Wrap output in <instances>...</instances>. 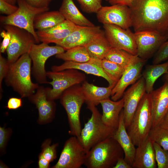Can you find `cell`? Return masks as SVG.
Masks as SVG:
<instances>
[{
	"label": "cell",
	"mask_w": 168,
	"mask_h": 168,
	"mask_svg": "<svg viewBox=\"0 0 168 168\" xmlns=\"http://www.w3.org/2000/svg\"><path fill=\"white\" fill-rule=\"evenodd\" d=\"M168 71V61L161 64L147 65L142 75L145 82L146 92L151 93L153 90V86L156 81Z\"/></svg>",
	"instance_id": "f1b7e54d"
},
{
	"label": "cell",
	"mask_w": 168,
	"mask_h": 168,
	"mask_svg": "<svg viewBox=\"0 0 168 168\" xmlns=\"http://www.w3.org/2000/svg\"><path fill=\"white\" fill-rule=\"evenodd\" d=\"M96 14L98 21L103 25H113L125 29L132 27L130 10L127 6L117 4L102 6Z\"/></svg>",
	"instance_id": "7c38bea8"
},
{
	"label": "cell",
	"mask_w": 168,
	"mask_h": 168,
	"mask_svg": "<svg viewBox=\"0 0 168 168\" xmlns=\"http://www.w3.org/2000/svg\"><path fill=\"white\" fill-rule=\"evenodd\" d=\"M47 76L52 80L49 83L52 88L48 87L47 98L54 100L59 98L66 90L75 85L79 84L85 81L86 76L77 69H69L59 71H49Z\"/></svg>",
	"instance_id": "ba28073f"
},
{
	"label": "cell",
	"mask_w": 168,
	"mask_h": 168,
	"mask_svg": "<svg viewBox=\"0 0 168 168\" xmlns=\"http://www.w3.org/2000/svg\"><path fill=\"white\" fill-rule=\"evenodd\" d=\"M164 78L166 81L168 82V71L165 74Z\"/></svg>",
	"instance_id": "681fc988"
},
{
	"label": "cell",
	"mask_w": 168,
	"mask_h": 168,
	"mask_svg": "<svg viewBox=\"0 0 168 168\" xmlns=\"http://www.w3.org/2000/svg\"><path fill=\"white\" fill-rule=\"evenodd\" d=\"M102 67L107 76L116 84L125 69L119 64L105 58L101 60Z\"/></svg>",
	"instance_id": "1f68e13d"
},
{
	"label": "cell",
	"mask_w": 168,
	"mask_h": 168,
	"mask_svg": "<svg viewBox=\"0 0 168 168\" xmlns=\"http://www.w3.org/2000/svg\"><path fill=\"white\" fill-rule=\"evenodd\" d=\"M18 7L9 3L7 0H0V12L7 16L10 15L18 9Z\"/></svg>",
	"instance_id": "ab89813d"
},
{
	"label": "cell",
	"mask_w": 168,
	"mask_h": 168,
	"mask_svg": "<svg viewBox=\"0 0 168 168\" xmlns=\"http://www.w3.org/2000/svg\"><path fill=\"white\" fill-rule=\"evenodd\" d=\"M129 7L134 32L151 31L168 37V0H134Z\"/></svg>",
	"instance_id": "6da1fadb"
},
{
	"label": "cell",
	"mask_w": 168,
	"mask_h": 168,
	"mask_svg": "<svg viewBox=\"0 0 168 168\" xmlns=\"http://www.w3.org/2000/svg\"><path fill=\"white\" fill-rule=\"evenodd\" d=\"M132 167L133 168L157 167L153 142L149 136L136 149Z\"/></svg>",
	"instance_id": "44dd1931"
},
{
	"label": "cell",
	"mask_w": 168,
	"mask_h": 168,
	"mask_svg": "<svg viewBox=\"0 0 168 168\" xmlns=\"http://www.w3.org/2000/svg\"><path fill=\"white\" fill-rule=\"evenodd\" d=\"M66 51L55 55L56 58L65 61L77 63L86 62L91 58L85 46L74 47Z\"/></svg>",
	"instance_id": "4dcf8cb0"
},
{
	"label": "cell",
	"mask_w": 168,
	"mask_h": 168,
	"mask_svg": "<svg viewBox=\"0 0 168 168\" xmlns=\"http://www.w3.org/2000/svg\"><path fill=\"white\" fill-rule=\"evenodd\" d=\"M149 94L153 127L158 124L168 110V82L166 81L162 86Z\"/></svg>",
	"instance_id": "ffe728a7"
},
{
	"label": "cell",
	"mask_w": 168,
	"mask_h": 168,
	"mask_svg": "<svg viewBox=\"0 0 168 168\" xmlns=\"http://www.w3.org/2000/svg\"><path fill=\"white\" fill-rule=\"evenodd\" d=\"M152 116L149 93L144 95L132 121L127 128L133 144L138 146L148 136L152 127Z\"/></svg>",
	"instance_id": "5b68a950"
},
{
	"label": "cell",
	"mask_w": 168,
	"mask_h": 168,
	"mask_svg": "<svg viewBox=\"0 0 168 168\" xmlns=\"http://www.w3.org/2000/svg\"><path fill=\"white\" fill-rule=\"evenodd\" d=\"M85 46L91 58L100 60L105 58L112 48L103 30Z\"/></svg>",
	"instance_id": "4316f807"
},
{
	"label": "cell",
	"mask_w": 168,
	"mask_h": 168,
	"mask_svg": "<svg viewBox=\"0 0 168 168\" xmlns=\"http://www.w3.org/2000/svg\"><path fill=\"white\" fill-rule=\"evenodd\" d=\"M59 11L66 20L77 26H95L80 11L73 0H63Z\"/></svg>",
	"instance_id": "484cf974"
},
{
	"label": "cell",
	"mask_w": 168,
	"mask_h": 168,
	"mask_svg": "<svg viewBox=\"0 0 168 168\" xmlns=\"http://www.w3.org/2000/svg\"><path fill=\"white\" fill-rule=\"evenodd\" d=\"M156 126L168 129V110Z\"/></svg>",
	"instance_id": "bcb514c9"
},
{
	"label": "cell",
	"mask_w": 168,
	"mask_h": 168,
	"mask_svg": "<svg viewBox=\"0 0 168 168\" xmlns=\"http://www.w3.org/2000/svg\"><path fill=\"white\" fill-rule=\"evenodd\" d=\"M101 60L91 58L90 60L84 63L65 61L63 63L60 65L52 66L51 69L53 71H59L69 69L79 70L87 74L103 77L108 82L109 85H115L104 72L101 66Z\"/></svg>",
	"instance_id": "d6986e66"
},
{
	"label": "cell",
	"mask_w": 168,
	"mask_h": 168,
	"mask_svg": "<svg viewBox=\"0 0 168 168\" xmlns=\"http://www.w3.org/2000/svg\"><path fill=\"white\" fill-rule=\"evenodd\" d=\"M105 58L114 62L125 69L141 58L123 50L112 48Z\"/></svg>",
	"instance_id": "f546056e"
},
{
	"label": "cell",
	"mask_w": 168,
	"mask_h": 168,
	"mask_svg": "<svg viewBox=\"0 0 168 168\" xmlns=\"http://www.w3.org/2000/svg\"><path fill=\"white\" fill-rule=\"evenodd\" d=\"M105 36L112 48L123 50L137 55L134 33L129 28L125 29L111 24L103 25Z\"/></svg>",
	"instance_id": "4fadbf2b"
},
{
	"label": "cell",
	"mask_w": 168,
	"mask_h": 168,
	"mask_svg": "<svg viewBox=\"0 0 168 168\" xmlns=\"http://www.w3.org/2000/svg\"><path fill=\"white\" fill-rule=\"evenodd\" d=\"M113 168H132V167L125 160L124 157H122L118 159Z\"/></svg>",
	"instance_id": "ee69618b"
},
{
	"label": "cell",
	"mask_w": 168,
	"mask_h": 168,
	"mask_svg": "<svg viewBox=\"0 0 168 168\" xmlns=\"http://www.w3.org/2000/svg\"><path fill=\"white\" fill-rule=\"evenodd\" d=\"M146 93L145 82L142 77L124 92L122 97L124 100L123 112L126 128L130 125L140 101Z\"/></svg>",
	"instance_id": "9a60e30c"
},
{
	"label": "cell",
	"mask_w": 168,
	"mask_h": 168,
	"mask_svg": "<svg viewBox=\"0 0 168 168\" xmlns=\"http://www.w3.org/2000/svg\"><path fill=\"white\" fill-rule=\"evenodd\" d=\"M22 105L21 98L12 97L9 99L6 107L9 110H16L21 107Z\"/></svg>",
	"instance_id": "b9f144b4"
},
{
	"label": "cell",
	"mask_w": 168,
	"mask_h": 168,
	"mask_svg": "<svg viewBox=\"0 0 168 168\" xmlns=\"http://www.w3.org/2000/svg\"><path fill=\"white\" fill-rule=\"evenodd\" d=\"M4 27L11 36L6 51L8 61L12 63L24 54L29 53L32 45L36 42L32 34L23 29L12 25H4Z\"/></svg>",
	"instance_id": "30bf717a"
},
{
	"label": "cell",
	"mask_w": 168,
	"mask_h": 168,
	"mask_svg": "<svg viewBox=\"0 0 168 168\" xmlns=\"http://www.w3.org/2000/svg\"><path fill=\"white\" fill-rule=\"evenodd\" d=\"M18 9L13 14L1 16L0 22L4 25H12L23 29L33 36L36 43L40 42L35 31L34 21L38 15L48 11L49 8H37L28 4L25 0H17Z\"/></svg>",
	"instance_id": "52a82bcc"
},
{
	"label": "cell",
	"mask_w": 168,
	"mask_h": 168,
	"mask_svg": "<svg viewBox=\"0 0 168 168\" xmlns=\"http://www.w3.org/2000/svg\"><path fill=\"white\" fill-rule=\"evenodd\" d=\"M137 56L147 60L156 53L168 37L155 31H142L134 33Z\"/></svg>",
	"instance_id": "5bb4252c"
},
{
	"label": "cell",
	"mask_w": 168,
	"mask_h": 168,
	"mask_svg": "<svg viewBox=\"0 0 168 168\" xmlns=\"http://www.w3.org/2000/svg\"><path fill=\"white\" fill-rule=\"evenodd\" d=\"M168 59V40L164 42L156 53L153 60V64L160 63Z\"/></svg>",
	"instance_id": "8d00e7d4"
},
{
	"label": "cell",
	"mask_w": 168,
	"mask_h": 168,
	"mask_svg": "<svg viewBox=\"0 0 168 168\" xmlns=\"http://www.w3.org/2000/svg\"><path fill=\"white\" fill-rule=\"evenodd\" d=\"M0 35L3 39L0 47V53H4L8 46L11 40L10 34L5 30H3L0 33Z\"/></svg>",
	"instance_id": "60d3db41"
},
{
	"label": "cell",
	"mask_w": 168,
	"mask_h": 168,
	"mask_svg": "<svg viewBox=\"0 0 168 168\" xmlns=\"http://www.w3.org/2000/svg\"><path fill=\"white\" fill-rule=\"evenodd\" d=\"M62 47L56 45L50 46L42 43L34 44L29 54L32 62V74L36 81L40 84H48L45 64L50 57L65 52Z\"/></svg>",
	"instance_id": "9c48e42d"
},
{
	"label": "cell",
	"mask_w": 168,
	"mask_h": 168,
	"mask_svg": "<svg viewBox=\"0 0 168 168\" xmlns=\"http://www.w3.org/2000/svg\"><path fill=\"white\" fill-rule=\"evenodd\" d=\"M156 160L158 168H168V151L153 142Z\"/></svg>",
	"instance_id": "e575fe53"
},
{
	"label": "cell",
	"mask_w": 168,
	"mask_h": 168,
	"mask_svg": "<svg viewBox=\"0 0 168 168\" xmlns=\"http://www.w3.org/2000/svg\"><path fill=\"white\" fill-rule=\"evenodd\" d=\"M77 0L82 10L88 13H96L102 6V0Z\"/></svg>",
	"instance_id": "d590c367"
},
{
	"label": "cell",
	"mask_w": 168,
	"mask_h": 168,
	"mask_svg": "<svg viewBox=\"0 0 168 168\" xmlns=\"http://www.w3.org/2000/svg\"><path fill=\"white\" fill-rule=\"evenodd\" d=\"M59 98L67 114L70 133L78 138L82 130L80 112L85 102L81 85L77 84L68 88L62 93Z\"/></svg>",
	"instance_id": "8992f818"
},
{
	"label": "cell",
	"mask_w": 168,
	"mask_h": 168,
	"mask_svg": "<svg viewBox=\"0 0 168 168\" xmlns=\"http://www.w3.org/2000/svg\"><path fill=\"white\" fill-rule=\"evenodd\" d=\"M28 4L37 8H48L52 0H25Z\"/></svg>",
	"instance_id": "7bdbcfd3"
},
{
	"label": "cell",
	"mask_w": 168,
	"mask_h": 168,
	"mask_svg": "<svg viewBox=\"0 0 168 168\" xmlns=\"http://www.w3.org/2000/svg\"><path fill=\"white\" fill-rule=\"evenodd\" d=\"M134 1V0H109L108 2L111 5L120 4L129 7Z\"/></svg>",
	"instance_id": "7dc6e473"
},
{
	"label": "cell",
	"mask_w": 168,
	"mask_h": 168,
	"mask_svg": "<svg viewBox=\"0 0 168 168\" xmlns=\"http://www.w3.org/2000/svg\"><path fill=\"white\" fill-rule=\"evenodd\" d=\"M113 137L123 150L124 159L132 166L136 148L127 132L124 120L123 109L120 114L118 126Z\"/></svg>",
	"instance_id": "603a6c76"
},
{
	"label": "cell",
	"mask_w": 168,
	"mask_h": 168,
	"mask_svg": "<svg viewBox=\"0 0 168 168\" xmlns=\"http://www.w3.org/2000/svg\"><path fill=\"white\" fill-rule=\"evenodd\" d=\"M100 104L102 108L101 119L103 122L108 126L117 129L120 114L124 107L123 98L116 101L109 98L102 100Z\"/></svg>",
	"instance_id": "cb8c5ba5"
},
{
	"label": "cell",
	"mask_w": 168,
	"mask_h": 168,
	"mask_svg": "<svg viewBox=\"0 0 168 168\" xmlns=\"http://www.w3.org/2000/svg\"><path fill=\"white\" fill-rule=\"evenodd\" d=\"M102 30L99 26H77L65 39L55 44L65 51L76 46H85Z\"/></svg>",
	"instance_id": "e0dca14e"
},
{
	"label": "cell",
	"mask_w": 168,
	"mask_h": 168,
	"mask_svg": "<svg viewBox=\"0 0 168 168\" xmlns=\"http://www.w3.org/2000/svg\"><path fill=\"white\" fill-rule=\"evenodd\" d=\"M124 157L122 147L111 137L97 143L88 151L84 165L88 168H113L118 159Z\"/></svg>",
	"instance_id": "3957f363"
},
{
	"label": "cell",
	"mask_w": 168,
	"mask_h": 168,
	"mask_svg": "<svg viewBox=\"0 0 168 168\" xmlns=\"http://www.w3.org/2000/svg\"><path fill=\"white\" fill-rule=\"evenodd\" d=\"M32 61L29 53L21 56L15 62L9 63L5 78L6 85L11 86L22 98H28L39 86L31 80Z\"/></svg>",
	"instance_id": "7a4b0ae2"
},
{
	"label": "cell",
	"mask_w": 168,
	"mask_h": 168,
	"mask_svg": "<svg viewBox=\"0 0 168 168\" xmlns=\"http://www.w3.org/2000/svg\"><path fill=\"white\" fill-rule=\"evenodd\" d=\"M47 90L48 87L39 86L36 92L28 98L38 110V122L40 124L51 121L56 111V104L54 100H49L47 98Z\"/></svg>",
	"instance_id": "2e32d148"
},
{
	"label": "cell",
	"mask_w": 168,
	"mask_h": 168,
	"mask_svg": "<svg viewBox=\"0 0 168 168\" xmlns=\"http://www.w3.org/2000/svg\"><path fill=\"white\" fill-rule=\"evenodd\" d=\"M115 85H109L107 87H100L85 80L81 85L85 102L87 105L96 106L102 100L109 98Z\"/></svg>",
	"instance_id": "d4e9b609"
},
{
	"label": "cell",
	"mask_w": 168,
	"mask_h": 168,
	"mask_svg": "<svg viewBox=\"0 0 168 168\" xmlns=\"http://www.w3.org/2000/svg\"><path fill=\"white\" fill-rule=\"evenodd\" d=\"M149 136L153 142L168 151V129L156 126L152 128Z\"/></svg>",
	"instance_id": "d6a6232c"
},
{
	"label": "cell",
	"mask_w": 168,
	"mask_h": 168,
	"mask_svg": "<svg viewBox=\"0 0 168 168\" xmlns=\"http://www.w3.org/2000/svg\"><path fill=\"white\" fill-rule=\"evenodd\" d=\"M9 63L7 59L4 58L0 54V97L2 96V82L5 77L8 69Z\"/></svg>",
	"instance_id": "f35d334b"
},
{
	"label": "cell",
	"mask_w": 168,
	"mask_h": 168,
	"mask_svg": "<svg viewBox=\"0 0 168 168\" xmlns=\"http://www.w3.org/2000/svg\"><path fill=\"white\" fill-rule=\"evenodd\" d=\"M59 11H46L37 15L34 21L35 29L40 31L47 30L65 20Z\"/></svg>",
	"instance_id": "83f0119b"
},
{
	"label": "cell",
	"mask_w": 168,
	"mask_h": 168,
	"mask_svg": "<svg viewBox=\"0 0 168 168\" xmlns=\"http://www.w3.org/2000/svg\"><path fill=\"white\" fill-rule=\"evenodd\" d=\"M91 115L84 127L82 129L78 138L87 151L95 145L106 139L113 137L116 129L105 124L101 119V114L93 104L87 105Z\"/></svg>",
	"instance_id": "277c9868"
},
{
	"label": "cell",
	"mask_w": 168,
	"mask_h": 168,
	"mask_svg": "<svg viewBox=\"0 0 168 168\" xmlns=\"http://www.w3.org/2000/svg\"><path fill=\"white\" fill-rule=\"evenodd\" d=\"M50 162L47 160L40 153L38 157V165L39 168H48Z\"/></svg>",
	"instance_id": "f6af8a7d"
},
{
	"label": "cell",
	"mask_w": 168,
	"mask_h": 168,
	"mask_svg": "<svg viewBox=\"0 0 168 168\" xmlns=\"http://www.w3.org/2000/svg\"><path fill=\"white\" fill-rule=\"evenodd\" d=\"M146 61L141 59L125 70L112 90L111 96L112 100L116 101L121 99L127 87L140 78Z\"/></svg>",
	"instance_id": "ac0fdd59"
},
{
	"label": "cell",
	"mask_w": 168,
	"mask_h": 168,
	"mask_svg": "<svg viewBox=\"0 0 168 168\" xmlns=\"http://www.w3.org/2000/svg\"><path fill=\"white\" fill-rule=\"evenodd\" d=\"M51 143L50 139L45 140L41 145L42 151L40 153L50 162L53 161L57 157V148L58 145L57 143L50 145Z\"/></svg>",
	"instance_id": "836d02e7"
},
{
	"label": "cell",
	"mask_w": 168,
	"mask_h": 168,
	"mask_svg": "<svg viewBox=\"0 0 168 168\" xmlns=\"http://www.w3.org/2000/svg\"><path fill=\"white\" fill-rule=\"evenodd\" d=\"M78 26L65 20L62 22L46 30L36 31L40 42L49 44L62 40L67 37Z\"/></svg>",
	"instance_id": "7402d4cb"
},
{
	"label": "cell",
	"mask_w": 168,
	"mask_h": 168,
	"mask_svg": "<svg viewBox=\"0 0 168 168\" xmlns=\"http://www.w3.org/2000/svg\"><path fill=\"white\" fill-rule=\"evenodd\" d=\"M12 131L10 128H5V127H0V152L1 154H3L6 147Z\"/></svg>",
	"instance_id": "74e56055"
},
{
	"label": "cell",
	"mask_w": 168,
	"mask_h": 168,
	"mask_svg": "<svg viewBox=\"0 0 168 168\" xmlns=\"http://www.w3.org/2000/svg\"><path fill=\"white\" fill-rule=\"evenodd\" d=\"M109 0H105L106 1L108 2Z\"/></svg>",
	"instance_id": "f907efd6"
},
{
	"label": "cell",
	"mask_w": 168,
	"mask_h": 168,
	"mask_svg": "<svg viewBox=\"0 0 168 168\" xmlns=\"http://www.w3.org/2000/svg\"><path fill=\"white\" fill-rule=\"evenodd\" d=\"M7 1L10 3L15 5V3L17 1V0H7Z\"/></svg>",
	"instance_id": "c3c4849f"
},
{
	"label": "cell",
	"mask_w": 168,
	"mask_h": 168,
	"mask_svg": "<svg viewBox=\"0 0 168 168\" xmlns=\"http://www.w3.org/2000/svg\"><path fill=\"white\" fill-rule=\"evenodd\" d=\"M87 151L73 136L65 142L59 158L52 168H80L84 165Z\"/></svg>",
	"instance_id": "8fae6325"
}]
</instances>
